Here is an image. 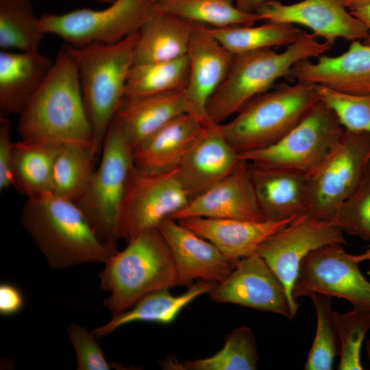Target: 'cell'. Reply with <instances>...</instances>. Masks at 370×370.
<instances>
[{
    "instance_id": "cell-1",
    "label": "cell",
    "mask_w": 370,
    "mask_h": 370,
    "mask_svg": "<svg viewBox=\"0 0 370 370\" xmlns=\"http://www.w3.org/2000/svg\"><path fill=\"white\" fill-rule=\"evenodd\" d=\"M17 130L23 140L92 148V128L67 45H62L49 76L19 114Z\"/></svg>"
},
{
    "instance_id": "cell-2",
    "label": "cell",
    "mask_w": 370,
    "mask_h": 370,
    "mask_svg": "<svg viewBox=\"0 0 370 370\" xmlns=\"http://www.w3.org/2000/svg\"><path fill=\"white\" fill-rule=\"evenodd\" d=\"M21 223L55 269L105 263L118 251L116 244L104 243L99 238L75 202L52 193L27 199Z\"/></svg>"
},
{
    "instance_id": "cell-3",
    "label": "cell",
    "mask_w": 370,
    "mask_h": 370,
    "mask_svg": "<svg viewBox=\"0 0 370 370\" xmlns=\"http://www.w3.org/2000/svg\"><path fill=\"white\" fill-rule=\"evenodd\" d=\"M99 273L100 287L110 293L103 304L116 316L147 294L177 286L171 251L158 227L146 230L116 251Z\"/></svg>"
},
{
    "instance_id": "cell-4",
    "label": "cell",
    "mask_w": 370,
    "mask_h": 370,
    "mask_svg": "<svg viewBox=\"0 0 370 370\" xmlns=\"http://www.w3.org/2000/svg\"><path fill=\"white\" fill-rule=\"evenodd\" d=\"M303 31L295 42L282 53L271 48L233 55L228 73L207 106L209 120L216 124L236 114L254 97L269 90L280 77H287L298 61L318 57L332 46Z\"/></svg>"
},
{
    "instance_id": "cell-5",
    "label": "cell",
    "mask_w": 370,
    "mask_h": 370,
    "mask_svg": "<svg viewBox=\"0 0 370 370\" xmlns=\"http://www.w3.org/2000/svg\"><path fill=\"white\" fill-rule=\"evenodd\" d=\"M138 36L136 32L114 44L94 43L82 47L67 45L77 67L97 158L124 97Z\"/></svg>"
},
{
    "instance_id": "cell-6",
    "label": "cell",
    "mask_w": 370,
    "mask_h": 370,
    "mask_svg": "<svg viewBox=\"0 0 370 370\" xmlns=\"http://www.w3.org/2000/svg\"><path fill=\"white\" fill-rule=\"evenodd\" d=\"M319 100L317 85L282 84L252 98L221 128L238 154L258 150L282 138Z\"/></svg>"
},
{
    "instance_id": "cell-7",
    "label": "cell",
    "mask_w": 370,
    "mask_h": 370,
    "mask_svg": "<svg viewBox=\"0 0 370 370\" xmlns=\"http://www.w3.org/2000/svg\"><path fill=\"white\" fill-rule=\"evenodd\" d=\"M101 153L100 164L76 204L99 238L104 243L116 244L122 202L134 161L133 151L114 119Z\"/></svg>"
},
{
    "instance_id": "cell-8",
    "label": "cell",
    "mask_w": 370,
    "mask_h": 370,
    "mask_svg": "<svg viewBox=\"0 0 370 370\" xmlns=\"http://www.w3.org/2000/svg\"><path fill=\"white\" fill-rule=\"evenodd\" d=\"M159 10L158 0H115L106 8L75 10L40 16L45 34L55 35L73 47L114 44L138 32Z\"/></svg>"
},
{
    "instance_id": "cell-9",
    "label": "cell",
    "mask_w": 370,
    "mask_h": 370,
    "mask_svg": "<svg viewBox=\"0 0 370 370\" xmlns=\"http://www.w3.org/2000/svg\"><path fill=\"white\" fill-rule=\"evenodd\" d=\"M370 161V134L346 130L330 153L308 174L306 213L334 221L360 182Z\"/></svg>"
},
{
    "instance_id": "cell-10",
    "label": "cell",
    "mask_w": 370,
    "mask_h": 370,
    "mask_svg": "<svg viewBox=\"0 0 370 370\" xmlns=\"http://www.w3.org/2000/svg\"><path fill=\"white\" fill-rule=\"evenodd\" d=\"M345 131L334 111L320 99L279 141L238 157L309 174L324 160Z\"/></svg>"
},
{
    "instance_id": "cell-11",
    "label": "cell",
    "mask_w": 370,
    "mask_h": 370,
    "mask_svg": "<svg viewBox=\"0 0 370 370\" xmlns=\"http://www.w3.org/2000/svg\"><path fill=\"white\" fill-rule=\"evenodd\" d=\"M190 201L177 169L148 172L134 165L122 202L118 238L127 243L146 230L158 227Z\"/></svg>"
},
{
    "instance_id": "cell-12",
    "label": "cell",
    "mask_w": 370,
    "mask_h": 370,
    "mask_svg": "<svg viewBox=\"0 0 370 370\" xmlns=\"http://www.w3.org/2000/svg\"><path fill=\"white\" fill-rule=\"evenodd\" d=\"M346 243L343 230L335 222L319 220L306 212L297 216L260 245L256 253L277 275L286 290L291 319L295 318L299 306L293 291L304 258L321 247Z\"/></svg>"
},
{
    "instance_id": "cell-13",
    "label": "cell",
    "mask_w": 370,
    "mask_h": 370,
    "mask_svg": "<svg viewBox=\"0 0 370 370\" xmlns=\"http://www.w3.org/2000/svg\"><path fill=\"white\" fill-rule=\"evenodd\" d=\"M313 294L343 298L354 308L370 310V282L341 244L314 249L302 260L293 295L297 299Z\"/></svg>"
},
{
    "instance_id": "cell-14",
    "label": "cell",
    "mask_w": 370,
    "mask_h": 370,
    "mask_svg": "<svg viewBox=\"0 0 370 370\" xmlns=\"http://www.w3.org/2000/svg\"><path fill=\"white\" fill-rule=\"evenodd\" d=\"M209 296L216 303L236 304L291 319L289 301L282 283L256 252L241 259Z\"/></svg>"
},
{
    "instance_id": "cell-15",
    "label": "cell",
    "mask_w": 370,
    "mask_h": 370,
    "mask_svg": "<svg viewBox=\"0 0 370 370\" xmlns=\"http://www.w3.org/2000/svg\"><path fill=\"white\" fill-rule=\"evenodd\" d=\"M256 13L261 20L308 27L332 47L338 38L365 40L369 36L367 27L340 0H303L290 5L269 0L262 3Z\"/></svg>"
},
{
    "instance_id": "cell-16",
    "label": "cell",
    "mask_w": 370,
    "mask_h": 370,
    "mask_svg": "<svg viewBox=\"0 0 370 370\" xmlns=\"http://www.w3.org/2000/svg\"><path fill=\"white\" fill-rule=\"evenodd\" d=\"M187 56L189 77L184 90L186 113L203 124L212 123L207 106L225 78L233 58L211 33L209 27L195 23Z\"/></svg>"
},
{
    "instance_id": "cell-17",
    "label": "cell",
    "mask_w": 370,
    "mask_h": 370,
    "mask_svg": "<svg viewBox=\"0 0 370 370\" xmlns=\"http://www.w3.org/2000/svg\"><path fill=\"white\" fill-rule=\"evenodd\" d=\"M158 228L173 255L177 286H190L195 280L219 283L227 278L237 264L212 243L177 220L168 217Z\"/></svg>"
},
{
    "instance_id": "cell-18",
    "label": "cell",
    "mask_w": 370,
    "mask_h": 370,
    "mask_svg": "<svg viewBox=\"0 0 370 370\" xmlns=\"http://www.w3.org/2000/svg\"><path fill=\"white\" fill-rule=\"evenodd\" d=\"M317 58L316 62L308 59L298 61L286 78L351 95L370 94V46L354 40L339 56L322 54Z\"/></svg>"
},
{
    "instance_id": "cell-19",
    "label": "cell",
    "mask_w": 370,
    "mask_h": 370,
    "mask_svg": "<svg viewBox=\"0 0 370 370\" xmlns=\"http://www.w3.org/2000/svg\"><path fill=\"white\" fill-rule=\"evenodd\" d=\"M247 162L249 179L264 220L284 221L306 212L308 174Z\"/></svg>"
},
{
    "instance_id": "cell-20",
    "label": "cell",
    "mask_w": 370,
    "mask_h": 370,
    "mask_svg": "<svg viewBox=\"0 0 370 370\" xmlns=\"http://www.w3.org/2000/svg\"><path fill=\"white\" fill-rule=\"evenodd\" d=\"M189 217L265 221L249 179L247 162L240 159L228 175L191 199L170 218L180 220Z\"/></svg>"
},
{
    "instance_id": "cell-21",
    "label": "cell",
    "mask_w": 370,
    "mask_h": 370,
    "mask_svg": "<svg viewBox=\"0 0 370 370\" xmlns=\"http://www.w3.org/2000/svg\"><path fill=\"white\" fill-rule=\"evenodd\" d=\"M239 160L221 124L210 123L204 125L177 169L191 200L228 175Z\"/></svg>"
},
{
    "instance_id": "cell-22",
    "label": "cell",
    "mask_w": 370,
    "mask_h": 370,
    "mask_svg": "<svg viewBox=\"0 0 370 370\" xmlns=\"http://www.w3.org/2000/svg\"><path fill=\"white\" fill-rule=\"evenodd\" d=\"M296 217L280 221L206 217H189L177 221L212 243L227 258L238 262L256 253L267 238Z\"/></svg>"
},
{
    "instance_id": "cell-23",
    "label": "cell",
    "mask_w": 370,
    "mask_h": 370,
    "mask_svg": "<svg viewBox=\"0 0 370 370\" xmlns=\"http://www.w3.org/2000/svg\"><path fill=\"white\" fill-rule=\"evenodd\" d=\"M54 61L34 51L0 52L1 114H20L49 76Z\"/></svg>"
},
{
    "instance_id": "cell-24",
    "label": "cell",
    "mask_w": 370,
    "mask_h": 370,
    "mask_svg": "<svg viewBox=\"0 0 370 370\" xmlns=\"http://www.w3.org/2000/svg\"><path fill=\"white\" fill-rule=\"evenodd\" d=\"M204 125H206L188 113L174 118L134 149L135 166L148 172L177 169Z\"/></svg>"
},
{
    "instance_id": "cell-25",
    "label": "cell",
    "mask_w": 370,
    "mask_h": 370,
    "mask_svg": "<svg viewBox=\"0 0 370 370\" xmlns=\"http://www.w3.org/2000/svg\"><path fill=\"white\" fill-rule=\"evenodd\" d=\"M184 90L123 97L114 119L132 151L168 122L186 113Z\"/></svg>"
},
{
    "instance_id": "cell-26",
    "label": "cell",
    "mask_w": 370,
    "mask_h": 370,
    "mask_svg": "<svg viewBox=\"0 0 370 370\" xmlns=\"http://www.w3.org/2000/svg\"><path fill=\"white\" fill-rule=\"evenodd\" d=\"M217 284L212 281L199 280L188 286L185 293L178 295H172L169 288L154 291L140 298L130 308L112 317L108 322L95 328L91 332L95 337L100 338L134 322L169 324L186 306L197 297L209 294Z\"/></svg>"
},
{
    "instance_id": "cell-27",
    "label": "cell",
    "mask_w": 370,
    "mask_h": 370,
    "mask_svg": "<svg viewBox=\"0 0 370 370\" xmlns=\"http://www.w3.org/2000/svg\"><path fill=\"white\" fill-rule=\"evenodd\" d=\"M194 25L159 10L138 32L133 64L168 61L187 55Z\"/></svg>"
},
{
    "instance_id": "cell-28",
    "label": "cell",
    "mask_w": 370,
    "mask_h": 370,
    "mask_svg": "<svg viewBox=\"0 0 370 370\" xmlns=\"http://www.w3.org/2000/svg\"><path fill=\"white\" fill-rule=\"evenodd\" d=\"M62 145L23 140L14 143L12 186L27 199L51 193L52 172Z\"/></svg>"
},
{
    "instance_id": "cell-29",
    "label": "cell",
    "mask_w": 370,
    "mask_h": 370,
    "mask_svg": "<svg viewBox=\"0 0 370 370\" xmlns=\"http://www.w3.org/2000/svg\"><path fill=\"white\" fill-rule=\"evenodd\" d=\"M258 362L255 335L251 328L243 325L226 336L223 347L214 355L183 362L167 358L160 367L168 370H255Z\"/></svg>"
},
{
    "instance_id": "cell-30",
    "label": "cell",
    "mask_w": 370,
    "mask_h": 370,
    "mask_svg": "<svg viewBox=\"0 0 370 370\" xmlns=\"http://www.w3.org/2000/svg\"><path fill=\"white\" fill-rule=\"evenodd\" d=\"M209 28L217 40L233 55L288 46L297 40L303 33L293 24L270 21L259 26L238 25Z\"/></svg>"
},
{
    "instance_id": "cell-31",
    "label": "cell",
    "mask_w": 370,
    "mask_h": 370,
    "mask_svg": "<svg viewBox=\"0 0 370 370\" xmlns=\"http://www.w3.org/2000/svg\"><path fill=\"white\" fill-rule=\"evenodd\" d=\"M189 77L188 56L161 62L134 64L124 97H138L184 90Z\"/></svg>"
},
{
    "instance_id": "cell-32",
    "label": "cell",
    "mask_w": 370,
    "mask_h": 370,
    "mask_svg": "<svg viewBox=\"0 0 370 370\" xmlns=\"http://www.w3.org/2000/svg\"><path fill=\"white\" fill-rule=\"evenodd\" d=\"M96 159L91 147L62 145L53 164L52 194L76 203L92 178Z\"/></svg>"
},
{
    "instance_id": "cell-33",
    "label": "cell",
    "mask_w": 370,
    "mask_h": 370,
    "mask_svg": "<svg viewBox=\"0 0 370 370\" xmlns=\"http://www.w3.org/2000/svg\"><path fill=\"white\" fill-rule=\"evenodd\" d=\"M45 32L29 0H0V48L38 51Z\"/></svg>"
},
{
    "instance_id": "cell-34",
    "label": "cell",
    "mask_w": 370,
    "mask_h": 370,
    "mask_svg": "<svg viewBox=\"0 0 370 370\" xmlns=\"http://www.w3.org/2000/svg\"><path fill=\"white\" fill-rule=\"evenodd\" d=\"M160 10L210 27L254 25L260 21L256 13H246L235 0H158Z\"/></svg>"
},
{
    "instance_id": "cell-35",
    "label": "cell",
    "mask_w": 370,
    "mask_h": 370,
    "mask_svg": "<svg viewBox=\"0 0 370 370\" xmlns=\"http://www.w3.org/2000/svg\"><path fill=\"white\" fill-rule=\"evenodd\" d=\"M317 312V330L304 369L331 370L338 352L339 337L334 319L331 297L313 294L310 297Z\"/></svg>"
},
{
    "instance_id": "cell-36",
    "label": "cell",
    "mask_w": 370,
    "mask_h": 370,
    "mask_svg": "<svg viewBox=\"0 0 370 370\" xmlns=\"http://www.w3.org/2000/svg\"><path fill=\"white\" fill-rule=\"evenodd\" d=\"M340 341L339 370H362L361 347L370 329V310L353 308L345 313L334 311Z\"/></svg>"
},
{
    "instance_id": "cell-37",
    "label": "cell",
    "mask_w": 370,
    "mask_h": 370,
    "mask_svg": "<svg viewBox=\"0 0 370 370\" xmlns=\"http://www.w3.org/2000/svg\"><path fill=\"white\" fill-rule=\"evenodd\" d=\"M317 91L346 130L370 134V94L351 95L321 85Z\"/></svg>"
},
{
    "instance_id": "cell-38",
    "label": "cell",
    "mask_w": 370,
    "mask_h": 370,
    "mask_svg": "<svg viewBox=\"0 0 370 370\" xmlns=\"http://www.w3.org/2000/svg\"><path fill=\"white\" fill-rule=\"evenodd\" d=\"M334 222L343 232L370 241V161L358 185L341 206Z\"/></svg>"
},
{
    "instance_id": "cell-39",
    "label": "cell",
    "mask_w": 370,
    "mask_h": 370,
    "mask_svg": "<svg viewBox=\"0 0 370 370\" xmlns=\"http://www.w3.org/2000/svg\"><path fill=\"white\" fill-rule=\"evenodd\" d=\"M67 332L75 352L78 370H110L118 367L108 362L95 336L85 327L71 323Z\"/></svg>"
},
{
    "instance_id": "cell-40",
    "label": "cell",
    "mask_w": 370,
    "mask_h": 370,
    "mask_svg": "<svg viewBox=\"0 0 370 370\" xmlns=\"http://www.w3.org/2000/svg\"><path fill=\"white\" fill-rule=\"evenodd\" d=\"M11 124L3 114L0 116V189L12 186V157L14 143L10 135Z\"/></svg>"
},
{
    "instance_id": "cell-41",
    "label": "cell",
    "mask_w": 370,
    "mask_h": 370,
    "mask_svg": "<svg viewBox=\"0 0 370 370\" xmlns=\"http://www.w3.org/2000/svg\"><path fill=\"white\" fill-rule=\"evenodd\" d=\"M25 299L21 291L14 284L3 282L0 284V314L14 315L21 311Z\"/></svg>"
},
{
    "instance_id": "cell-42",
    "label": "cell",
    "mask_w": 370,
    "mask_h": 370,
    "mask_svg": "<svg viewBox=\"0 0 370 370\" xmlns=\"http://www.w3.org/2000/svg\"><path fill=\"white\" fill-rule=\"evenodd\" d=\"M352 14L359 19L368 29L369 36L364 40V44L370 46V3L350 10Z\"/></svg>"
},
{
    "instance_id": "cell-43",
    "label": "cell",
    "mask_w": 370,
    "mask_h": 370,
    "mask_svg": "<svg viewBox=\"0 0 370 370\" xmlns=\"http://www.w3.org/2000/svg\"><path fill=\"white\" fill-rule=\"evenodd\" d=\"M267 1L269 0H236V6L242 12L256 13L257 8Z\"/></svg>"
},
{
    "instance_id": "cell-44",
    "label": "cell",
    "mask_w": 370,
    "mask_h": 370,
    "mask_svg": "<svg viewBox=\"0 0 370 370\" xmlns=\"http://www.w3.org/2000/svg\"><path fill=\"white\" fill-rule=\"evenodd\" d=\"M342 4L350 10L363 6L369 3L370 0H340Z\"/></svg>"
},
{
    "instance_id": "cell-45",
    "label": "cell",
    "mask_w": 370,
    "mask_h": 370,
    "mask_svg": "<svg viewBox=\"0 0 370 370\" xmlns=\"http://www.w3.org/2000/svg\"><path fill=\"white\" fill-rule=\"evenodd\" d=\"M352 258L357 263H360L362 261L370 260V248L365 252L359 255H352Z\"/></svg>"
},
{
    "instance_id": "cell-46",
    "label": "cell",
    "mask_w": 370,
    "mask_h": 370,
    "mask_svg": "<svg viewBox=\"0 0 370 370\" xmlns=\"http://www.w3.org/2000/svg\"><path fill=\"white\" fill-rule=\"evenodd\" d=\"M366 352L369 357V363H370V340L366 341Z\"/></svg>"
},
{
    "instance_id": "cell-47",
    "label": "cell",
    "mask_w": 370,
    "mask_h": 370,
    "mask_svg": "<svg viewBox=\"0 0 370 370\" xmlns=\"http://www.w3.org/2000/svg\"><path fill=\"white\" fill-rule=\"evenodd\" d=\"M95 1H97L101 2V3L110 4V3H113L115 0H95Z\"/></svg>"
}]
</instances>
